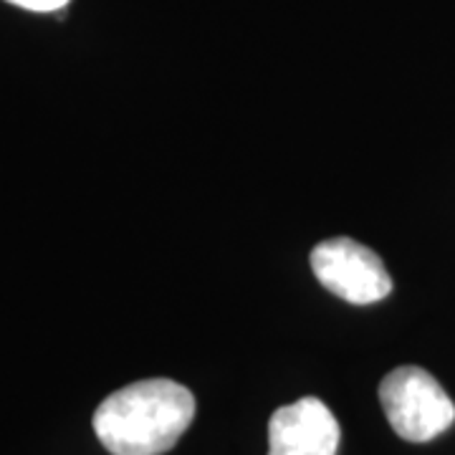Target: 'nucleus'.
I'll list each match as a JSON object with an SVG mask.
<instances>
[{"label": "nucleus", "instance_id": "f257e3e1", "mask_svg": "<svg viewBox=\"0 0 455 455\" xmlns=\"http://www.w3.org/2000/svg\"><path fill=\"white\" fill-rule=\"evenodd\" d=\"M193 418V392L155 377L109 395L94 412V433L112 455H163L182 438Z\"/></svg>", "mask_w": 455, "mask_h": 455}, {"label": "nucleus", "instance_id": "f03ea898", "mask_svg": "<svg viewBox=\"0 0 455 455\" xmlns=\"http://www.w3.org/2000/svg\"><path fill=\"white\" fill-rule=\"evenodd\" d=\"M379 403L392 430L410 443L438 438L455 423V405L448 392L420 367H397L379 385Z\"/></svg>", "mask_w": 455, "mask_h": 455}, {"label": "nucleus", "instance_id": "7ed1b4c3", "mask_svg": "<svg viewBox=\"0 0 455 455\" xmlns=\"http://www.w3.org/2000/svg\"><path fill=\"white\" fill-rule=\"evenodd\" d=\"M311 271L326 291L357 307L377 304L392 291V278L379 256L344 235L311 251Z\"/></svg>", "mask_w": 455, "mask_h": 455}, {"label": "nucleus", "instance_id": "20e7f679", "mask_svg": "<svg viewBox=\"0 0 455 455\" xmlns=\"http://www.w3.org/2000/svg\"><path fill=\"white\" fill-rule=\"evenodd\" d=\"M341 430L316 397L278 407L268 423V455H337Z\"/></svg>", "mask_w": 455, "mask_h": 455}, {"label": "nucleus", "instance_id": "39448f33", "mask_svg": "<svg viewBox=\"0 0 455 455\" xmlns=\"http://www.w3.org/2000/svg\"><path fill=\"white\" fill-rule=\"evenodd\" d=\"M8 3H13L23 11H33V13H56L68 5V0H8Z\"/></svg>", "mask_w": 455, "mask_h": 455}]
</instances>
